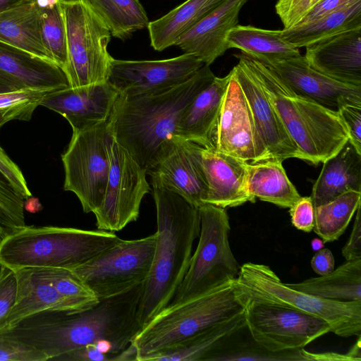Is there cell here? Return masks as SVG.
<instances>
[{"label":"cell","instance_id":"56","mask_svg":"<svg viewBox=\"0 0 361 361\" xmlns=\"http://www.w3.org/2000/svg\"><path fill=\"white\" fill-rule=\"evenodd\" d=\"M14 90L15 89L9 87L8 85H6L4 84L0 83V93L1 92L11 91V90Z\"/></svg>","mask_w":361,"mask_h":361},{"label":"cell","instance_id":"53","mask_svg":"<svg viewBox=\"0 0 361 361\" xmlns=\"http://www.w3.org/2000/svg\"><path fill=\"white\" fill-rule=\"evenodd\" d=\"M59 0H36L37 6L41 8L51 7L59 2Z\"/></svg>","mask_w":361,"mask_h":361},{"label":"cell","instance_id":"11","mask_svg":"<svg viewBox=\"0 0 361 361\" xmlns=\"http://www.w3.org/2000/svg\"><path fill=\"white\" fill-rule=\"evenodd\" d=\"M156 233L135 240H123L72 270L100 301L145 283L156 246Z\"/></svg>","mask_w":361,"mask_h":361},{"label":"cell","instance_id":"18","mask_svg":"<svg viewBox=\"0 0 361 361\" xmlns=\"http://www.w3.org/2000/svg\"><path fill=\"white\" fill-rule=\"evenodd\" d=\"M265 65L296 94L327 109L337 111L345 104L361 106V87L322 74L310 66L304 56Z\"/></svg>","mask_w":361,"mask_h":361},{"label":"cell","instance_id":"12","mask_svg":"<svg viewBox=\"0 0 361 361\" xmlns=\"http://www.w3.org/2000/svg\"><path fill=\"white\" fill-rule=\"evenodd\" d=\"M146 176L112 135L107 184L102 203L94 212L97 229L119 231L137 219L141 202L150 192Z\"/></svg>","mask_w":361,"mask_h":361},{"label":"cell","instance_id":"9","mask_svg":"<svg viewBox=\"0 0 361 361\" xmlns=\"http://www.w3.org/2000/svg\"><path fill=\"white\" fill-rule=\"evenodd\" d=\"M63 13L67 63L63 71L71 87L107 82L112 57L111 35L82 0H59Z\"/></svg>","mask_w":361,"mask_h":361},{"label":"cell","instance_id":"16","mask_svg":"<svg viewBox=\"0 0 361 361\" xmlns=\"http://www.w3.org/2000/svg\"><path fill=\"white\" fill-rule=\"evenodd\" d=\"M202 147L179 138L148 171L153 188L173 192L197 208L206 204L208 185L202 164Z\"/></svg>","mask_w":361,"mask_h":361},{"label":"cell","instance_id":"50","mask_svg":"<svg viewBox=\"0 0 361 361\" xmlns=\"http://www.w3.org/2000/svg\"><path fill=\"white\" fill-rule=\"evenodd\" d=\"M310 264L316 274L324 276L334 269L335 260L331 251L323 247L317 251L311 259Z\"/></svg>","mask_w":361,"mask_h":361},{"label":"cell","instance_id":"40","mask_svg":"<svg viewBox=\"0 0 361 361\" xmlns=\"http://www.w3.org/2000/svg\"><path fill=\"white\" fill-rule=\"evenodd\" d=\"M25 199L4 178H0V243L13 231L25 226Z\"/></svg>","mask_w":361,"mask_h":361},{"label":"cell","instance_id":"6","mask_svg":"<svg viewBox=\"0 0 361 361\" xmlns=\"http://www.w3.org/2000/svg\"><path fill=\"white\" fill-rule=\"evenodd\" d=\"M248 300L235 279L190 300L168 305L133 338L137 360L167 350L204 329L245 311Z\"/></svg>","mask_w":361,"mask_h":361},{"label":"cell","instance_id":"47","mask_svg":"<svg viewBox=\"0 0 361 361\" xmlns=\"http://www.w3.org/2000/svg\"><path fill=\"white\" fill-rule=\"evenodd\" d=\"M359 1H361V0H321L297 25L312 22L328 14L350 6Z\"/></svg>","mask_w":361,"mask_h":361},{"label":"cell","instance_id":"36","mask_svg":"<svg viewBox=\"0 0 361 361\" xmlns=\"http://www.w3.org/2000/svg\"><path fill=\"white\" fill-rule=\"evenodd\" d=\"M361 192L348 191L334 200L314 207L313 231L324 243L337 240L345 231L357 207Z\"/></svg>","mask_w":361,"mask_h":361},{"label":"cell","instance_id":"54","mask_svg":"<svg viewBox=\"0 0 361 361\" xmlns=\"http://www.w3.org/2000/svg\"><path fill=\"white\" fill-rule=\"evenodd\" d=\"M25 202L28 204H32V207L27 209V210H29L31 212H35L38 211L39 209V207H41V204L39 202L37 199L35 200L34 204H33L34 198L30 199V197H28L27 199H26L25 200Z\"/></svg>","mask_w":361,"mask_h":361},{"label":"cell","instance_id":"41","mask_svg":"<svg viewBox=\"0 0 361 361\" xmlns=\"http://www.w3.org/2000/svg\"><path fill=\"white\" fill-rule=\"evenodd\" d=\"M321 0H278L275 11L283 23V29H289L297 24Z\"/></svg>","mask_w":361,"mask_h":361},{"label":"cell","instance_id":"13","mask_svg":"<svg viewBox=\"0 0 361 361\" xmlns=\"http://www.w3.org/2000/svg\"><path fill=\"white\" fill-rule=\"evenodd\" d=\"M244 314L252 338L271 351L304 348L331 332L324 319L278 305L248 300Z\"/></svg>","mask_w":361,"mask_h":361},{"label":"cell","instance_id":"55","mask_svg":"<svg viewBox=\"0 0 361 361\" xmlns=\"http://www.w3.org/2000/svg\"><path fill=\"white\" fill-rule=\"evenodd\" d=\"M311 246L314 251H318L324 247V243L319 238H314L311 241Z\"/></svg>","mask_w":361,"mask_h":361},{"label":"cell","instance_id":"20","mask_svg":"<svg viewBox=\"0 0 361 361\" xmlns=\"http://www.w3.org/2000/svg\"><path fill=\"white\" fill-rule=\"evenodd\" d=\"M304 56L314 70L341 82L361 87V27L314 42Z\"/></svg>","mask_w":361,"mask_h":361},{"label":"cell","instance_id":"5","mask_svg":"<svg viewBox=\"0 0 361 361\" xmlns=\"http://www.w3.org/2000/svg\"><path fill=\"white\" fill-rule=\"evenodd\" d=\"M121 240L115 232L59 226H24L0 243V266L73 269Z\"/></svg>","mask_w":361,"mask_h":361},{"label":"cell","instance_id":"52","mask_svg":"<svg viewBox=\"0 0 361 361\" xmlns=\"http://www.w3.org/2000/svg\"><path fill=\"white\" fill-rule=\"evenodd\" d=\"M0 83L8 85L15 90L21 88L19 85L11 77L0 71Z\"/></svg>","mask_w":361,"mask_h":361},{"label":"cell","instance_id":"14","mask_svg":"<svg viewBox=\"0 0 361 361\" xmlns=\"http://www.w3.org/2000/svg\"><path fill=\"white\" fill-rule=\"evenodd\" d=\"M203 65L195 56L184 53L161 60L112 58L107 82L126 96L157 94L186 81Z\"/></svg>","mask_w":361,"mask_h":361},{"label":"cell","instance_id":"39","mask_svg":"<svg viewBox=\"0 0 361 361\" xmlns=\"http://www.w3.org/2000/svg\"><path fill=\"white\" fill-rule=\"evenodd\" d=\"M54 90L23 87L0 93V128L13 120L28 121L47 94Z\"/></svg>","mask_w":361,"mask_h":361},{"label":"cell","instance_id":"46","mask_svg":"<svg viewBox=\"0 0 361 361\" xmlns=\"http://www.w3.org/2000/svg\"><path fill=\"white\" fill-rule=\"evenodd\" d=\"M16 295L15 271L0 266V321L8 314Z\"/></svg>","mask_w":361,"mask_h":361},{"label":"cell","instance_id":"27","mask_svg":"<svg viewBox=\"0 0 361 361\" xmlns=\"http://www.w3.org/2000/svg\"><path fill=\"white\" fill-rule=\"evenodd\" d=\"M345 354L334 352L314 353L304 348L283 351L269 350L251 336L246 324L228 337L208 357L207 361L217 360H313L344 361Z\"/></svg>","mask_w":361,"mask_h":361},{"label":"cell","instance_id":"19","mask_svg":"<svg viewBox=\"0 0 361 361\" xmlns=\"http://www.w3.org/2000/svg\"><path fill=\"white\" fill-rule=\"evenodd\" d=\"M119 92L108 82L54 90L40 106L63 116L73 132L93 128L109 120Z\"/></svg>","mask_w":361,"mask_h":361},{"label":"cell","instance_id":"48","mask_svg":"<svg viewBox=\"0 0 361 361\" xmlns=\"http://www.w3.org/2000/svg\"><path fill=\"white\" fill-rule=\"evenodd\" d=\"M53 360L109 361L114 360V357L101 352L96 344H88L56 357Z\"/></svg>","mask_w":361,"mask_h":361},{"label":"cell","instance_id":"42","mask_svg":"<svg viewBox=\"0 0 361 361\" xmlns=\"http://www.w3.org/2000/svg\"><path fill=\"white\" fill-rule=\"evenodd\" d=\"M47 361L41 352L0 334V361Z\"/></svg>","mask_w":361,"mask_h":361},{"label":"cell","instance_id":"25","mask_svg":"<svg viewBox=\"0 0 361 361\" xmlns=\"http://www.w3.org/2000/svg\"><path fill=\"white\" fill-rule=\"evenodd\" d=\"M0 71L19 86L56 90L69 87L66 75L54 62L0 41Z\"/></svg>","mask_w":361,"mask_h":361},{"label":"cell","instance_id":"34","mask_svg":"<svg viewBox=\"0 0 361 361\" xmlns=\"http://www.w3.org/2000/svg\"><path fill=\"white\" fill-rule=\"evenodd\" d=\"M111 36L126 39L147 28L149 20L139 0H82Z\"/></svg>","mask_w":361,"mask_h":361},{"label":"cell","instance_id":"28","mask_svg":"<svg viewBox=\"0 0 361 361\" xmlns=\"http://www.w3.org/2000/svg\"><path fill=\"white\" fill-rule=\"evenodd\" d=\"M226 43L228 49H238L243 55L264 64L301 55L298 48L283 38L282 30H267L238 24L229 30Z\"/></svg>","mask_w":361,"mask_h":361},{"label":"cell","instance_id":"17","mask_svg":"<svg viewBox=\"0 0 361 361\" xmlns=\"http://www.w3.org/2000/svg\"><path fill=\"white\" fill-rule=\"evenodd\" d=\"M231 70L249 104L258 133L266 148L268 160L283 162L301 154L286 130L262 85L247 65L243 55Z\"/></svg>","mask_w":361,"mask_h":361},{"label":"cell","instance_id":"1","mask_svg":"<svg viewBox=\"0 0 361 361\" xmlns=\"http://www.w3.org/2000/svg\"><path fill=\"white\" fill-rule=\"evenodd\" d=\"M142 283L100 300L81 312L45 310L21 320L0 334L41 353L47 360L88 344L108 342L119 354L141 330L137 314Z\"/></svg>","mask_w":361,"mask_h":361},{"label":"cell","instance_id":"26","mask_svg":"<svg viewBox=\"0 0 361 361\" xmlns=\"http://www.w3.org/2000/svg\"><path fill=\"white\" fill-rule=\"evenodd\" d=\"M323 163L310 196L314 207L348 191L361 192V154L349 140Z\"/></svg>","mask_w":361,"mask_h":361},{"label":"cell","instance_id":"30","mask_svg":"<svg viewBox=\"0 0 361 361\" xmlns=\"http://www.w3.org/2000/svg\"><path fill=\"white\" fill-rule=\"evenodd\" d=\"M0 41L54 62L42 39L40 8L35 1L0 11Z\"/></svg>","mask_w":361,"mask_h":361},{"label":"cell","instance_id":"45","mask_svg":"<svg viewBox=\"0 0 361 361\" xmlns=\"http://www.w3.org/2000/svg\"><path fill=\"white\" fill-rule=\"evenodd\" d=\"M289 210L291 223L298 230L310 233L314 223V206L311 197H301Z\"/></svg>","mask_w":361,"mask_h":361},{"label":"cell","instance_id":"44","mask_svg":"<svg viewBox=\"0 0 361 361\" xmlns=\"http://www.w3.org/2000/svg\"><path fill=\"white\" fill-rule=\"evenodd\" d=\"M0 174L26 200L32 196L27 183L18 166L0 146Z\"/></svg>","mask_w":361,"mask_h":361},{"label":"cell","instance_id":"31","mask_svg":"<svg viewBox=\"0 0 361 361\" xmlns=\"http://www.w3.org/2000/svg\"><path fill=\"white\" fill-rule=\"evenodd\" d=\"M246 188L254 200L259 198L283 208H290L301 197L282 161L277 160L247 164Z\"/></svg>","mask_w":361,"mask_h":361},{"label":"cell","instance_id":"38","mask_svg":"<svg viewBox=\"0 0 361 361\" xmlns=\"http://www.w3.org/2000/svg\"><path fill=\"white\" fill-rule=\"evenodd\" d=\"M42 39L52 61L63 71L67 63L66 31L63 13L59 2L40 8Z\"/></svg>","mask_w":361,"mask_h":361},{"label":"cell","instance_id":"2","mask_svg":"<svg viewBox=\"0 0 361 361\" xmlns=\"http://www.w3.org/2000/svg\"><path fill=\"white\" fill-rule=\"evenodd\" d=\"M215 77L204 64L186 81L162 93L119 94L109 117L111 134L147 175L180 138L177 128L184 109Z\"/></svg>","mask_w":361,"mask_h":361},{"label":"cell","instance_id":"23","mask_svg":"<svg viewBox=\"0 0 361 361\" xmlns=\"http://www.w3.org/2000/svg\"><path fill=\"white\" fill-rule=\"evenodd\" d=\"M232 73L215 77L183 111L177 134L180 138L215 149V136L223 99Z\"/></svg>","mask_w":361,"mask_h":361},{"label":"cell","instance_id":"15","mask_svg":"<svg viewBox=\"0 0 361 361\" xmlns=\"http://www.w3.org/2000/svg\"><path fill=\"white\" fill-rule=\"evenodd\" d=\"M215 150L247 164L268 160L246 97L233 73L221 104Z\"/></svg>","mask_w":361,"mask_h":361},{"label":"cell","instance_id":"32","mask_svg":"<svg viewBox=\"0 0 361 361\" xmlns=\"http://www.w3.org/2000/svg\"><path fill=\"white\" fill-rule=\"evenodd\" d=\"M244 312L149 357L147 361H207L228 337L245 325Z\"/></svg>","mask_w":361,"mask_h":361},{"label":"cell","instance_id":"29","mask_svg":"<svg viewBox=\"0 0 361 361\" xmlns=\"http://www.w3.org/2000/svg\"><path fill=\"white\" fill-rule=\"evenodd\" d=\"M226 0H187L162 17L149 21L150 45L158 51L174 46L177 39Z\"/></svg>","mask_w":361,"mask_h":361},{"label":"cell","instance_id":"7","mask_svg":"<svg viewBox=\"0 0 361 361\" xmlns=\"http://www.w3.org/2000/svg\"><path fill=\"white\" fill-rule=\"evenodd\" d=\"M236 283L248 300L278 305L319 317L331 332L342 337L361 336V301H336L298 291L283 283L268 266L247 262Z\"/></svg>","mask_w":361,"mask_h":361},{"label":"cell","instance_id":"4","mask_svg":"<svg viewBox=\"0 0 361 361\" xmlns=\"http://www.w3.org/2000/svg\"><path fill=\"white\" fill-rule=\"evenodd\" d=\"M243 56L298 148L301 159L314 164L324 162L348 140L336 111L296 94L267 66Z\"/></svg>","mask_w":361,"mask_h":361},{"label":"cell","instance_id":"3","mask_svg":"<svg viewBox=\"0 0 361 361\" xmlns=\"http://www.w3.org/2000/svg\"><path fill=\"white\" fill-rule=\"evenodd\" d=\"M157 240L152 265L137 310L141 329L171 302L189 267L200 232L198 208L180 195L153 188Z\"/></svg>","mask_w":361,"mask_h":361},{"label":"cell","instance_id":"33","mask_svg":"<svg viewBox=\"0 0 361 361\" xmlns=\"http://www.w3.org/2000/svg\"><path fill=\"white\" fill-rule=\"evenodd\" d=\"M298 291L336 301H361V259L346 261L331 273L286 283Z\"/></svg>","mask_w":361,"mask_h":361},{"label":"cell","instance_id":"8","mask_svg":"<svg viewBox=\"0 0 361 361\" xmlns=\"http://www.w3.org/2000/svg\"><path fill=\"white\" fill-rule=\"evenodd\" d=\"M199 242L188 271L169 305L205 293L236 279L240 266L229 245V218L224 208L204 204L198 208Z\"/></svg>","mask_w":361,"mask_h":361},{"label":"cell","instance_id":"51","mask_svg":"<svg viewBox=\"0 0 361 361\" xmlns=\"http://www.w3.org/2000/svg\"><path fill=\"white\" fill-rule=\"evenodd\" d=\"M36 0H0V11H3L20 5L33 3Z\"/></svg>","mask_w":361,"mask_h":361},{"label":"cell","instance_id":"35","mask_svg":"<svg viewBox=\"0 0 361 361\" xmlns=\"http://www.w3.org/2000/svg\"><path fill=\"white\" fill-rule=\"evenodd\" d=\"M361 27V1L312 22L282 29L283 38L296 48L305 47L339 32Z\"/></svg>","mask_w":361,"mask_h":361},{"label":"cell","instance_id":"22","mask_svg":"<svg viewBox=\"0 0 361 361\" xmlns=\"http://www.w3.org/2000/svg\"><path fill=\"white\" fill-rule=\"evenodd\" d=\"M208 192L207 204L226 209L255 202L246 188V162L215 149L202 147Z\"/></svg>","mask_w":361,"mask_h":361},{"label":"cell","instance_id":"21","mask_svg":"<svg viewBox=\"0 0 361 361\" xmlns=\"http://www.w3.org/2000/svg\"><path fill=\"white\" fill-rule=\"evenodd\" d=\"M248 0H226L181 35L174 44L210 66L228 49L226 37L238 25L240 11Z\"/></svg>","mask_w":361,"mask_h":361},{"label":"cell","instance_id":"24","mask_svg":"<svg viewBox=\"0 0 361 361\" xmlns=\"http://www.w3.org/2000/svg\"><path fill=\"white\" fill-rule=\"evenodd\" d=\"M16 295L8 314L0 321V331L8 330L21 320L45 310L79 312L75 305L61 295L32 268L13 270Z\"/></svg>","mask_w":361,"mask_h":361},{"label":"cell","instance_id":"49","mask_svg":"<svg viewBox=\"0 0 361 361\" xmlns=\"http://www.w3.org/2000/svg\"><path fill=\"white\" fill-rule=\"evenodd\" d=\"M346 261L361 259V211L360 205L356 210L355 220L350 238L342 249Z\"/></svg>","mask_w":361,"mask_h":361},{"label":"cell","instance_id":"43","mask_svg":"<svg viewBox=\"0 0 361 361\" xmlns=\"http://www.w3.org/2000/svg\"><path fill=\"white\" fill-rule=\"evenodd\" d=\"M348 135V140L361 154V106L345 104L337 110Z\"/></svg>","mask_w":361,"mask_h":361},{"label":"cell","instance_id":"10","mask_svg":"<svg viewBox=\"0 0 361 361\" xmlns=\"http://www.w3.org/2000/svg\"><path fill=\"white\" fill-rule=\"evenodd\" d=\"M111 140L109 118L93 128L73 132L61 155L63 189L78 197L85 213H94L103 200L110 170Z\"/></svg>","mask_w":361,"mask_h":361},{"label":"cell","instance_id":"37","mask_svg":"<svg viewBox=\"0 0 361 361\" xmlns=\"http://www.w3.org/2000/svg\"><path fill=\"white\" fill-rule=\"evenodd\" d=\"M32 269L61 295L71 300L79 312L92 308L99 302L94 293L72 269L54 267Z\"/></svg>","mask_w":361,"mask_h":361}]
</instances>
